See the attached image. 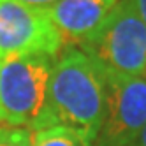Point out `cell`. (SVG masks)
Here are the masks:
<instances>
[{"label": "cell", "instance_id": "cell-4", "mask_svg": "<svg viewBox=\"0 0 146 146\" xmlns=\"http://www.w3.org/2000/svg\"><path fill=\"white\" fill-rule=\"evenodd\" d=\"M64 40L48 9L0 0V60L32 55L58 56Z\"/></svg>", "mask_w": 146, "mask_h": 146}, {"label": "cell", "instance_id": "cell-11", "mask_svg": "<svg viewBox=\"0 0 146 146\" xmlns=\"http://www.w3.org/2000/svg\"><path fill=\"white\" fill-rule=\"evenodd\" d=\"M130 2L134 4V7L137 9L139 16L143 18V21L146 23V0H130Z\"/></svg>", "mask_w": 146, "mask_h": 146}, {"label": "cell", "instance_id": "cell-9", "mask_svg": "<svg viewBox=\"0 0 146 146\" xmlns=\"http://www.w3.org/2000/svg\"><path fill=\"white\" fill-rule=\"evenodd\" d=\"M18 2H23L34 7H40V9H49L51 5H55L58 0H18Z\"/></svg>", "mask_w": 146, "mask_h": 146}, {"label": "cell", "instance_id": "cell-1", "mask_svg": "<svg viewBox=\"0 0 146 146\" xmlns=\"http://www.w3.org/2000/svg\"><path fill=\"white\" fill-rule=\"evenodd\" d=\"M106 108V74L78 48L55 60L49 83V121L74 129L86 146L99 132Z\"/></svg>", "mask_w": 146, "mask_h": 146}, {"label": "cell", "instance_id": "cell-6", "mask_svg": "<svg viewBox=\"0 0 146 146\" xmlns=\"http://www.w3.org/2000/svg\"><path fill=\"white\" fill-rule=\"evenodd\" d=\"M120 0H58L48 9L64 48H78L95 32Z\"/></svg>", "mask_w": 146, "mask_h": 146}, {"label": "cell", "instance_id": "cell-8", "mask_svg": "<svg viewBox=\"0 0 146 146\" xmlns=\"http://www.w3.org/2000/svg\"><path fill=\"white\" fill-rule=\"evenodd\" d=\"M0 146H34V132L21 127L0 125Z\"/></svg>", "mask_w": 146, "mask_h": 146}, {"label": "cell", "instance_id": "cell-12", "mask_svg": "<svg viewBox=\"0 0 146 146\" xmlns=\"http://www.w3.org/2000/svg\"><path fill=\"white\" fill-rule=\"evenodd\" d=\"M4 123V114H2V109H0V125Z\"/></svg>", "mask_w": 146, "mask_h": 146}, {"label": "cell", "instance_id": "cell-2", "mask_svg": "<svg viewBox=\"0 0 146 146\" xmlns=\"http://www.w3.org/2000/svg\"><path fill=\"white\" fill-rule=\"evenodd\" d=\"M55 60L48 55L0 60V109L5 125L32 132L51 127L49 83Z\"/></svg>", "mask_w": 146, "mask_h": 146}, {"label": "cell", "instance_id": "cell-5", "mask_svg": "<svg viewBox=\"0 0 146 146\" xmlns=\"http://www.w3.org/2000/svg\"><path fill=\"white\" fill-rule=\"evenodd\" d=\"M146 127V76L106 74V108L90 146H127Z\"/></svg>", "mask_w": 146, "mask_h": 146}, {"label": "cell", "instance_id": "cell-10", "mask_svg": "<svg viewBox=\"0 0 146 146\" xmlns=\"http://www.w3.org/2000/svg\"><path fill=\"white\" fill-rule=\"evenodd\" d=\"M127 146H146V127L135 135V137L127 144Z\"/></svg>", "mask_w": 146, "mask_h": 146}, {"label": "cell", "instance_id": "cell-3", "mask_svg": "<svg viewBox=\"0 0 146 146\" xmlns=\"http://www.w3.org/2000/svg\"><path fill=\"white\" fill-rule=\"evenodd\" d=\"M109 76H146V23L130 0H120L102 25L78 46Z\"/></svg>", "mask_w": 146, "mask_h": 146}, {"label": "cell", "instance_id": "cell-7", "mask_svg": "<svg viewBox=\"0 0 146 146\" xmlns=\"http://www.w3.org/2000/svg\"><path fill=\"white\" fill-rule=\"evenodd\" d=\"M34 146H86L81 135L65 125H53L34 132Z\"/></svg>", "mask_w": 146, "mask_h": 146}]
</instances>
